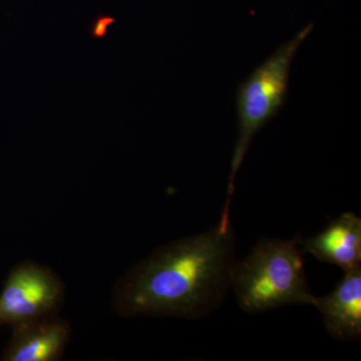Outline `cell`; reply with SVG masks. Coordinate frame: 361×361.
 Wrapping results in <instances>:
<instances>
[{"label": "cell", "instance_id": "6da1fadb", "mask_svg": "<svg viewBox=\"0 0 361 361\" xmlns=\"http://www.w3.org/2000/svg\"><path fill=\"white\" fill-rule=\"evenodd\" d=\"M235 243L226 202L208 231L161 246L128 271L114 290V310L123 317H206L231 289Z\"/></svg>", "mask_w": 361, "mask_h": 361}, {"label": "cell", "instance_id": "7a4b0ae2", "mask_svg": "<svg viewBox=\"0 0 361 361\" xmlns=\"http://www.w3.org/2000/svg\"><path fill=\"white\" fill-rule=\"evenodd\" d=\"M242 310L263 313L281 306L313 305L298 239L262 238L236 261L232 286Z\"/></svg>", "mask_w": 361, "mask_h": 361}, {"label": "cell", "instance_id": "3957f363", "mask_svg": "<svg viewBox=\"0 0 361 361\" xmlns=\"http://www.w3.org/2000/svg\"><path fill=\"white\" fill-rule=\"evenodd\" d=\"M305 26L284 42L240 84L236 92L237 137L228 179L227 201L234 193L235 178L250 149L255 135L274 118L286 104L292 63L299 47L312 32Z\"/></svg>", "mask_w": 361, "mask_h": 361}, {"label": "cell", "instance_id": "277c9868", "mask_svg": "<svg viewBox=\"0 0 361 361\" xmlns=\"http://www.w3.org/2000/svg\"><path fill=\"white\" fill-rule=\"evenodd\" d=\"M63 300L65 285L51 268L23 261L11 269L0 292V325L59 314Z\"/></svg>", "mask_w": 361, "mask_h": 361}, {"label": "cell", "instance_id": "5b68a950", "mask_svg": "<svg viewBox=\"0 0 361 361\" xmlns=\"http://www.w3.org/2000/svg\"><path fill=\"white\" fill-rule=\"evenodd\" d=\"M4 361H59L71 338V326L59 314L14 325Z\"/></svg>", "mask_w": 361, "mask_h": 361}, {"label": "cell", "instance_id": "8992f818", "mask_svg": "<svg viewBox=\"0 0 361 361\" xmlns=\"http://www.w3.org/2000/svg\"><path fill=\"white\" fill-rule=\"evenodd\" d=\"M322 313L327 332L341 341L361 336V268L345 272L329 295L316 297L313 305Z\"/></svg>", "mask_w": 361, "mask_h": 361}, {"label": "cell", "instance_id": "52a82bcc", "mask_svg": "<svg viewBox=\"0 0 361 361\" xmlns=\"http://www.w3.org/2000/svg\"><path fill=\"white\" fill-rule=\"evenodd\" d=\"M300 243L304 252L338 266L344 273L361 268V219L355 214H341L322 232Z\"/></svg>", "mask_w": 361, "mask_h": 361}, {"label": "cell", "instance_id": "ba28073f", "mask_svg": "<svg viewBox=\"0 0 361 361\" xmlns=\"http://www.w3.org/2000/svg\"><path fill=\"white\" fill-rule=\"evenodd\" d=\"M116 23L115 18L108 14H99L90 23L89 35L92 39H103L108 33L109 26Z\"/></svg>", "mask_w": 361, "mask_h": 361}]
</instances>
